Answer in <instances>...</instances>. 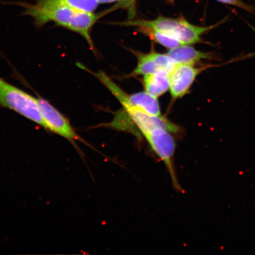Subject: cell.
<instances>
[{"mask_svg":"<svg viewBox=\"0 0 255 255\" xmlns=\"http://www.w3.org/2000/svg\"><path fill=\"white\" fill-rule=\"evenodd\" d=\"M217 1L225 3V4L237 6L238 7L245 9V10L255 13V8L244 4L240 0H217Z\"/></svg>","mask_w":255,"mask_h":255,"instance_id":"5bb4252c","label":"cell"},{"mask_svg":"<svg viewBox=\"0 0 255 255\" xmlns=\"http://www.w3.org/2000/svg\"><path fill=\"white\" fill-rule=\"evenodd\" d=\"M94 75L120 101L124 110H134L152 116H162L157 98L152 97L145 91L131 95L127 94L104 72H100L94 73Z\"/></svg>","mask_w":255,"mask_h":255,"instance_id":"277c9868","label":"cell"},{"mask_svg":"<svg viewBox=\"0 0 255 255\" xmlns=\"http://www.w3.org/2000/svg\"><path fill=\"white\" fill-rule=\"evenodd\" d=\"M167 55L178 65L195 64L202 60H217V57L211 52H201L190 45H181L170 49Z\"/></svg>","mask_w":255,"mask_h":255,"instance_id":"ba28073f","label":"cell"},{"mask_svg":"<svg viewBox=\"0 0 255 255\" xmlns=\"http://www.w3.org/2000/svg\"><path fill=\"white\" fill-rule=\"evenodd\" d=\"M208 66L196 68L194 64L178 65L170 75V89L172 98L177 100L189 93L191 86L201 72Z\"/></svg>","mask_w":255,"mask_h":255,"instance_id":"52a82bcc","label":"cell"},{"mask_svg":"<svg viewBox=\"0 0 255 255\" xmlns=\"http://www.w3.org/2000/svg\"><path fill=\"white\" fill-rule=\"evenodd\" d=\"M49 1L84 12H93L97 8L99 4L98 0H49Z\"/></svg>","mask_w":255,"mask_h":255,"instance_id":"7c38bea8","label":"cell"},{"mask_svg":"<svg viewBox=\"0 0 255 255\" xmlns=\"http://www.w3.org/2000/svg\"><path fill=\"white\" fill-rule=\"evenodd\" d=\"M126 26L145 28L154 30L168 35L179 41L183 45L199 43L202 36L211 30L218 24L209 27H200L193 25L184 19L159 17L153 20H138L124 21L118 23Z\"/></svg>","mask_w":255,"mask_h":255,"instance_id":"7a4b0ae2","label":"cell"},{"mask_svg":"<svg viewBox=\"0 0 255 255\" xmlns=\"http://www.w3.org/2000/svg\"><path fill=\"white\" fill-rule=\"evenodd\" d=\"M41 116L45 123L47 131L51 132L68 140L78 149L76 141H82L69 120L43 98H37Z\"/></svg>","mask_w":255,"mask_h":255,"instance_id":"8992f818","label":"cell"},{"mask_svg":"<svg viewBox=\"0 0 255 255\" xmlns=\"http://www.w3.org/2000/svg\"><path fill=\"white\" fill-rule=\"evenodd\" d=\"M0 107L7 108L47 130L37 99L0 78Z\"/></svg>","mask_w":255,"mask_h":255,"instance_id":"3957f363","label":"cell"},{"mask_svg":"<svg viewBox=\"0 0 255 255\" xmlns=\"http://www.w3.org/2000/svg\"><path fill=\"white\" fill-rule=\"evenodd\" d=\"M24 8V15L34 19L37 27H43L50 22L75 32L84 38L89 45L93 44L91 30L100 16L92 12H84L56 4L49 0H35L34 4L21 5Z\"/></svg>","mask_w":255,"mask_h":255,"instance_id":"6da1fadb","label":"cell"},{"mask_svg":"<svg viewBox=\"0 0 255 255\" xmlns=\"http://www.w3.org/2000/svg\"><path fill=\"white\" fill-rule=\"evenodd\" d=\"M153 151L164 162L170 174L175 189L182 191L178 183L174 166V156L176 143L171 132L160 127H153L142 132Z\"/></svg>","mask_w":255,"mask_h":255,"instance_id":"5b68a950","label":"cell"},{"mask_svg":"<svg viewBox=\"0 0 255 255\" xmlns=\"http://www.w3.org/2000/svg\"><path fill=\"white\" fill-rule=\"evenodd\" d=\"M141 33H145L150 37L156 43L161 44V46L168 48L169 49L183 45L179 41L174 39L168 35L154 30L149 29L145 28H138Z\"/></svg>","mask_w":255,"mask_h":255,"instance_id":"8fae6325","label":"cell"},{"mask_svg":"<svg viewBox=\"0 0 255 255\" xmlns=\"http://www.w3.org/2000/svg\"><path fill=\"white\" fill-rule=\"evenodd\" d=\"M136 56L138 57V64L131 76H145L160 71L161 69L148 54L138 53Z\"/></svg>","mask_w":255,"mask_h":255,"instance_id":"30bf717a","label":"cell"},{"mask_svg":"<svg viewBox=\"0 0 255 255\" xmlns=\"http://www.w3.org/2000/svg\"><path fill=\"white\" fill-rule=\"evenodd\" d=\"M151 58L157 64L159 68L163 71L170 73L174 71L178 64L169 56L167 54L158 53L157 52H151L148 53Z\"/></svg>","mask_w":255,"mask_h":255,"instance_id":"4fadbf2b","label":"cell"},{"mask_svg":"<svg viewBox=\"0 0 255 255\" xmlns=\"http://www.w3.org/2000/svg\"><path fill=\"white\" fill-rule=\"evenodd\" d=\"M170 73L160 70L143 76L145 91L155 98L164 94L170 89Z\"/></svg>","mask_w":255,"mask_h":255,"instance_id":"9c48e42d","label":"cell"},{"mask_svg":"<svg viewBox=\"0 0 255 255\" xmlns=\"http://www.w3.org/2000/svg\"><path fill=\"white\" fill-rule=\"evenodd\" d=\"M118 1H121V0H98L99 3H108Z\"/></svg>","mask_w":255,"mask_h":255,"instance_id":"9a60e30c","label":"cell"}]
</instances>
